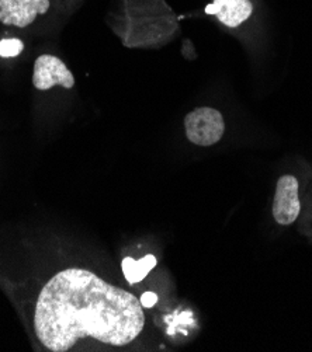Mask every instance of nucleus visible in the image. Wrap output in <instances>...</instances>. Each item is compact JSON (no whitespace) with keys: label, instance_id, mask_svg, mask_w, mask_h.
<instances>
[{"label":"nucleus","instance_id":"obj_1","mask_svg":"<svg viewBox=\"0 0 312 352\" xmlns=\"http://www.w3.org/2000/svg\"><path fill=\"white\" fill-rule=\"evenodd\" d=\"M145 327L141 300L83 268L56 272L32 305V331L50 352L81 351L87 342L125 346Z\"/></svg>","mask_w":312,"mask_h":352},{"label":"nucleus","instance_id":"obj_2","mask_svg":"<svg viewBox=\"0 0 312 352\" xmlns=\"http://www.w3.org/2000/svg\"><path fill=\"white\" fill-rule=\"evenodd\" d=\"M186 136L197 146H213L222 138L225 125L220 111L210 107H200L185 118Z\"/></svg>","mask_w":312,"mask_h":352},{"label":"nucleus","instance_id":"obj_3","mask_svg":"<svg viewBox=\"0 0 312 352\" xmlns=\"http://www.w3.org/2000/svg\"><path fill=\"white\" fill-rule=\"evenodd\" d=\"M32 85L41 91L50 90L55 86L72 89L75 86V78L59 58L45 54L39 56L34 63Z\"/></svg>","mask_w":312,"mask_h":352},{"label":"nucleus","instance_id":"obj_4","mask_svg":"<svg viewBox=\"0 0 312 352\" xmlns=\"http://www.w3.org/2000/svg\"><path fill=\"white\" fill-rule=\"evenodd\" d=\"M301 204L298 198V180L291 174L279 179L273 201V217L282 226L294 223L300 215Z\"/></svg>","mask_w":312,"mask_h":352},{"label":"nucleus","instance_id":"obj_5","mask_svg":"<svg viewBox=\"0 0 312 352\" xmlns=\"http://www.w3.org/2000/svg\"><path fill=\"white\" fill-rule=\"evenodd\" d=\"M48 9L50 0H0V23L24 28Z\"/></svg>","mask_w":312,"mask_h":352},{"label":"nucleus","instance_id":"obj_6","mask_svg":"<svg viewBox=\"0 0 312 352\" xmlns=\"http://www.w3.org/2000/svg\"><path fill=\"white\" fill-rule=\"evenodd\" d=\"M208 14H216L221 23L228 27H238L252 14L249 0H216L205 9Z\"/></svg>","mask_w":312,"mask_h":352},{"label":"nucleus","instance_id":"obj_7","mask_svg":"<svg viewBox=\"0 0 312 352\" xmlns=\"http://www.w3.org/2000/svg\"><path fill=\"white\" fill-rule=\"evenodd\" d=\"M156 257L152 254H148L140 260H134L131 257H127L121 263V268L124 272L125 279L129 284H138L152 271L154 267H156Z\"/></svg>","mask_w":312,"mask_h":352},{"label":"nucleus","instance_id":"obj_8","mask_svg":"<svg viewBox=\"0 0 312 352\" xmlns=\"http://www.w3.org/2000/svg\"><path fill=\"white\" fill-rule=\"evenodd\" d=\"M24 45L17 38H6L0 41V56L2 58H14L21 54Z\"/></svg>","mask_w":312,"mask_h":352},{"label":"nucleus","instance_id":"obj_9","mask_svg":"<svg viewBox=\"0 0 312 352\" xmlns=\"http://www.w3.org/2000/svg\"><path fill=\"white\" fill-rule=\"evenodd\" d=\"M140 300H141V303H143L144 307H152L154 305H156L158 296H156V294H154V292H145V294L141 296Z\"/></svg>","mask_w":312,"mask_h":352}]
</instances>
